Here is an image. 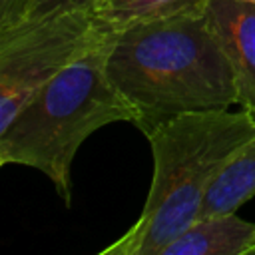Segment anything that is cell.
Instances as JSON below:
<instances>
[{
    "mask_svg": "<svg viewBox=\"0 0 255 255\" xmlns=\"http://www.w3.org/2000/svg\"><path fill=\"white\" fill-rule=\"evenodd\" d=\"M106 68L143 135L173 116L239 104L233 66L207 14L118 32Z\"/></svg>",
    "mask_w": 255,
    "mask_h": 255,
    "instance_id": "6da1fadb",
    "label": "cell"
},
{
    "mask_svg": "<svg viewBox=\"0 0 255 255\" xmlns=\"http://www.w3.org/2000/svg\"><path fill=\"white\" fill-rule=\"evenodd\" d=\"M153 177L135 223L100 255H161L201 215L209 187L231 157L255 137V120L241 108L173 116L147 135Z\"/></svg>",
    "mask_w": 255,
    "mask_h": 255,
    "instance_id": "7a4b0ae2",
    "label": "cell"
},
{
    "mask_svg": "<svg viewBox=\"0 0 255 255\" xmlns=\"http://www.w3.org/2000/svg\"><path fill=\"white\" fill-rule=\"evenodd\" d=\"M114 38L106 34L68 64L0 129V163L40 169L66 207L72 203V161L80 145L108 124L135 120L133 108L108 76Z\"/></svg>",
    "mask_w": 255,
    "mask_h": 255,
    "instance_id": "3957f363",
    "label": "cell"
},
{
    "mask_svg": "<svg viewBox=\"0 0 255 255\" xmlns=\"http://www.w3.org/2000/svg\"><path fill=\"white\" fill-rule=\"evenodd\" d=\"M106 34L90 8L58 10L0 30V129L46 82Z\"/></svg>",
    "mask_w": 255,
    "mask_h": 255,
    "instance_id": "277c9868",
    "label": "cell"
},
{
    "mask_svg": "<svg viewBox=\"0 0 255 255\" xmlns=\"http://www.w3.org/2000/svg\"><path fill=\"white\" fill-rule=\"evenodd\" d=\"M205 14L233 66L239 106L255 120V4L209 0Z\"/></svg>",
    "mask_w": 255,
    "mask_h": 255,
    "instance_id": "5b68a950",
    "label": "cell"
},
{
    "mask_svg": "<svg viewBox=\"0 0 255 255\" xmlns=\"http://www.w3.org/2000/svg\"><path fill=\"white\" fill-rule=\"evenodd\" d=\"M161 255H255V223L237 211L199 217Z\"/></svg>",
    "mask_w": 255,
    "mask_h": 255,
    "instance_id": "8992f818",
    "label": "cell"
},
{
    "mask_svg": "<svg viewBox=\"0 0 255 255\" xmlns=\"http://www.w3.org/2000/svg\"><path fill=\"white\" fill-rule=\"evenodd\" d=\"M209 0H94L90 12L94 20L108 32H122L126 28L205 14Z\"/></svg>",
    "mask_w": 255,
    "mask_h": 255,
    "instance_id": "52a82bcc",
    "label": "cell"
},
{
    "mask_svg": "<svg viewBox=\"0 0 255 255\" xmlns=\"http://www.w3.org/2000/svg\"><path fill=\"white\" fill-rule=\"evenodd\" d=\"M255 195V137H251L221 169L201 207L199 217L237 211Z\"/></svg>",
    "mask_w": 255,
    "mask_h": 255,
    "instance_id": "ba28073f",
    "label": "cell"
},
{
    "mask_svg": "<svg viewBox=\"0 0 255 255\" xmlns=\"http://www.w3.org/2000/svg\"><path fill=\"white\" fill-rule=\"evenodd\" d=\"M94 0H30L28 18L44 16L58 10H76V8H90Z\"/></svg>",
    "mask_w": 255,
    "mask_h": 255,
    "instance_id": "9c48e42d",
    "label": "cell"
},
{
    "mask_svg": "<svg viewBox=\"0 0 255 255\" xmlns=\"http://www.w3.org/2000/svg\"><path fill=\"white\" fill-rule=\"evenodd\" d=\"M30 0H0V30L20 24L28 18Z\"/></svg>",
    "mask_w": 255,
    "mask_h": 255,
    "instance_id": "30bf717a",
    "label": "cell"
},
{
    "mask_svg": "<svg viewBox=\"0 0 255 255\" xmlns=\"http://www.w3.org/2000/svg\"><path fill=\"white\" fill-rule=\"evenodd\" d=\"M245 2H253V4H255V0H245Z\"/></svg>",
    "mask_w": 255,
    "mask_h": 255,
    "instance_id": "8fae6325",
    "label": "cell"
}]
</instances>
